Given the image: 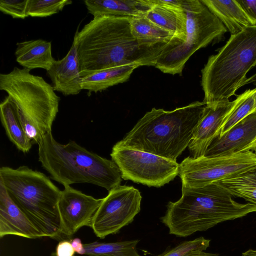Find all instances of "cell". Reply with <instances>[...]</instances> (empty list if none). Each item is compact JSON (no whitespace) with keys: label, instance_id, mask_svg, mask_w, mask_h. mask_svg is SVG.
I'll return each mask as SVG.
<instances>
[{"label":"cell","instance_id":"cell-1","mask_svg":"<svg viewBox=\"0 0 256 256\" xmlns=\"http://www.w3.org/2000/svg\"><path fill=\"white\" fill-rule=\"evenodd\" d=\"M132 17L98 14L78 30L76 40L82 78L108 68L126 64L155 66L166 40L136 38L130 29Z\"/></svg>","mask_w":256,"mask_h":256},{"label":"cell","instance_id":"cell-2","mask_svg":"<svg viewBox=\"0 0 256 256\" xmlns=\"http://www.w3.org/2000/svg\"><path fill=\"white\" fill-rule=\"evenodd\" d=\"M182 193L178 200L168 202L160 218L169 234L176 236L187 237L256 212V205L236 202L216 182L197 188L182 186Z\"/></svg>","mask_w":256,"mask_h":256},{"label":"cell","instance_id":"cell-3","mask_svg":"<svg viewBox=\"0 0 256 256\" xmlns=\"http://www.w3.org/2000/svg\"><path fill=\"white\" fill-rule=\"evenodd\" d=\"M206 106L196 101L172 110L152 108L122 141L132 149L176 162L188 146Z\"/></svg>","mask_w":256,"mask_h":256},{"label":"cell","instance_id":"cell-4","mask_svg":"<svg viewBox=\"0 0 256 256\" xmlns=\"http://www.w3.org/2000/svg\"><path fill=\"white\" fill-rule=\"evenodd\" d=\"M38 161L51 178L64 186L88 183L108 192L120 185L122 173L112 160L104 158L74 141L63 144L54 138L52 132L38 144Z\"/></svg>","mask_w":256,"mask_h":256},{"label":"cell","instance_id":"cell-5","mask_svg":"<svg viewBox=\"0 0 256 256\" xmlns=\"http://www.w3.org/2000/svg\"><path fill=\"white\" fill-rule=\"evenodd\" d=\"M256 66V26L231 35L218 53L210 56L202 70L204 102L216 105L228 100L240 87L256 80L246 77Z\"/></svg>","mask_w":256,"mask_h":256},{"label":"cell","instance_id":"cell-6","mask_svg":"<svg viewBox=\"0 0 256 256\" xmlns=\"http://www.w3.org/2000/svg\"><path fill=\"white\" fill-rule=\"evenodd\" d=\"M0 182L45 237L60 240L64 236L58 210L61 190L45 174L26 166H2Z\"/></svg>","mask_w":256,"mask_h":256},{"label":"cell","instance_id":"cell-7","mask_svg":"<svg viewBox=\"0 0 256 256\" xmlns=\"http://www.w3.org/2000/svg\"><path fill=\"white\" fill-rule=\"evenodd\" d=\"M0 90L15 104L22 125L33 143L38 144L52 132L60 98L42 77L14 67L8 74H0Z\"/></svg>","mask_w":256,"mask_h":256},{"label":"cell","instance_id":"cell-8","mask_svg":"<svg viewBox=\"0 0 256 256\" xmlns=\"http://www.w3.org/2000/svg\"><path fill=\"white\" fill-rule=\"evenodd\" d=\"M186 14L184 40L173 36L158 56L155 67L164 74H182L190 56L199 49L224 38L227 30L200 0H184Z\"/></svg>","mask_w":256,"mask_h":256},{"label":"cell","instance_id":"cell-9","mask_svg":"<svg viewBox=\"0 0 256 256\" xmlns=\"http://www.w3.org/2000/svg\"><path fill=\"white\" fill-rule=\"evenodd\" d=\"M256 170V154L246 150L216 156L187 157L180 164L182 186L201 188Z\"/></svg>","mask_w":256,"mask_h":256},{"label":"cell","instance_id":"cell-10","mask_svg":"<svg viewBox=\"0 0 256 256\" xmlns=\"http://www.w3.org/2000/svg\"><path fill=\"white\" fill-rule=\"evenodd\" d=\"M110 156L119 168L122 179L149 187L164 186L178 175L176 162L132 149L122 140L113 146Z\"/></svg>","mask_w":256,"mask_h":256},{"label":"cell","instance_id":"cell-11","mask_svg":"<svg viewBox=\"0 0 256 256\" xmlns=\"http://www.w3.org/2000/svg\"><path fill=\"white\" fill-rule=\"evenodd\" d=\"M142 199L140 191L132 186L120 185L108 192L90 226L96 236L104 238L132 223L140 212Z\"/></svg>","mask_w":256,"mask_h":256},{"label":"cell","instance_id":"cell-12","mask_svg":"<svg viewBox=\"0 0 256 256\" xmlns=\"http://www.w3.org/2000/svg\"><path fill=\"white\" fill-rule=\"evenodd\" d=\"M61 190L58 210L64 236L70 237L83 226L90 227L102 198L96 199L70 186Z\"/></svg>","mask_w":256,"mask_h":256},{"label":"cell","instance_id":"cell-13","mask_svg":"<svg viewBox=\"0 0 256 256\" xmlns=\"http://www.w3.org/2000/svg\"><path fill=\"white\" fill-rule=\"evenodd\" d=\"M232 104L233 101L228 100L214 106H206L188 146L192 158L204 156L207 149L217 136L222 120Z\"/></svg>","mask_w":256,"mask_h":256},{"label":"cell","instance_id":"cell-14","mask_svg":"<svg viewBox=\"0 0 256 256\" xmlns=\"http://www.w3.org/2000/svg\"><path fill=\"white\" fill-rule=\"evenodd\" d=\"M8 235L30 239L45 237L13 202L0 182V237Z\"/></svg>","mask_w":256,"mask_h":256},{"label":"cell","instance_id":"cell-15","mask_svg":"<svg viewBox=\"0 0 256 256\" xmlns=\"http://www.w3.org/2000/svg\"><path fill=\"white\" fill-rule=\"evenodd\" d=\"M256 138V112H253L223 136L216 138L204 156H222L243 152Z\"/></svg>","mask_w":256,"mask_h":256},{"label":"cell","instance_id":"cell-16","mask_svg":"<svg viewBox=\"0 0 256 256\" xmlns=\"http://www.w3.org/2000/svg\"><path fill=\"white\" fill-rule=\"evenodd\" d=\"M47 72L54 91L64 96L76 95L82 90V77L79 68L76 40L66 55L62 59L56 60Z\"/></svg>","mask_w":256,"mask_h":256},{"label":"cell","instance_id":"cell-17","mask_svg":"<svg viewBox=\"0 0 256 256\" xmlns=\"http://www.w3.org/2000/svg\"><path fill=\"white\" fill-rule=\"evenodd\" d=\"M16 61L23 68L49 70L56 60L52 56V44L42 39L32 40L16 44Z\"/></svg>","mask_w":256,"mask_h":256},{"label":"cell","instance_id":"cell-18","mask_svg":"<svg viewBox=\"0 0 256 256\" xmlns=\"http://www.w3.org/2000/svg\"><path fill=\"white\" fill-rule=\"evenodd\" d=\"M88 12L95 15L138 17L144 16L154 6L150 0H86Z\"/></svg>","mask_w":256,"mask_h":256},{"label":"cell","instance_id":"cell-19","mask_svg":"<svg viewBox=\"0 0 256 256\" xmlns=\"http://www.w3.org/2000/svg\"><path fill=\"white\" fill-rule=\"evenodd\" d=\"M223 24L231 35L254 26L236 0H200Z\"/></svg>","mask_w":256,"mask_h":256},{"label":"cell","instance_id":"cell-20","mask_svg":"<svg viewBox=\"0 0 256 256\" xmlns=\"http://www.w3.org/2000/svg\"><path fill=\"white\" fill-rule=\"evenodd\" d=\"M0 116L10 141L22 152H29L33 142L26 133L19 118L16 106L8 96L0 104Z\"/></svg>","mask_w":256,"mask_h":256},{"label":"cell","instance_id":"cell-21","mask_svg":"<svg viewBox=\"0 0 256 256\" xmlns=\"http://www.w3.org/2000/svg\"><path fill=\"white\" fill-rule=\"evenodd\" d=\"M144 16L174 37L183 41L185 40L187 18L184 9L154 4Z\"/></svg>","mask_w":256,"mask_h":256},{"label":"cell","instance_id":"cell-22","mask_svg":"<svg viewBox=\"0 0 256 256\" xmlns=\"http://www.w3.org/2000/svg\"><path fill=\"white\" fill-rule=\"evenodd\" d=\"M136 64H126L103 70L86 76L81 80V88L89 92H97L113 86L123 83L130 78Z\"/></svg>","mask_w":256,"mask_h":256},{"label":"cell","instance_id":"cell-23","mask_svg":"<svg viewBox=\"0 0 256 256\" xmlns=\"http://www.w3.org/2000/svg\"><path fill=\"white\" fill-rule=\"evenodd\" d=\"M256 89L248 90L238 96L233 104L224 117L217 136H222L254 109V94Z\"/></svg>","mask_w":256,"mask_h":256},{"label":"cell","instance_id":"cell-24","mask_svg":"<svg viewBox=\"0 0 256 256\" xmlns=\"http://www.w3.org/2000/svg\"><path fill=\"white\" fill-rule=\"evenodd\" d=\"M216 183L232 196L256 205V170Z\"/></svg>","mask_w":256,"mask_h":256},{"label":"cell","instance_id":"cell-25","mask_svg":"<svg viewBox=\"0 0 256 256\" xmlns=\"http://www.w3.org/2000/svg\"><path fill=\"white\" fill-rule=\"evenodd\" d=\"M139 240L114 242H94L84 244V255L98 256H141L136 250Z\"/></svg>","mask_w":256,"mask_h":256},{"label":"cell","instance_id":"cell-26","mask_svg":"<svg viewBox=\"0 0 256 256\" xmlns=\"http://www.w3.org/2000/svg\"><path fill=\"white\" fill-rule=\"evenodd\" d=\"M130 29L136 38L144 40H166L174 36L169 32L157 26L144 16L130 18Z\"/></svg>","mask_w":256,"mask_h":256},{"label":"cell","instance_id":"cell-27","mask_svg":"<svg viewBox=\"0 0 256 256\" xmlns=\"http://www.w3.org/2000/svg\"><path fill=\"white\" fill-rule=\"evenodd\" d=\"M72 2L70 0H28L27 14L32 17L49 16L62 11Z\"/></svg>","mask_w":256,"mask_h":256},{"label":"cell","instance_id":"cell-28","mask_svg":"<svg viewBox=\"0 0 256 256\" xmlns=\"http://www.w3.org/2000/svg\"><path fill=\"white\" fill-rule=\"evenodd\" d=\"M210 241V240L206 239L204 237L185 241L181 242L174 248L158 256H183L190 251H204L209 246Z\"/></svg>","mask_w":256,"mask_h":256},{"label":"cell","instance_id":"cell-29","mask_svg":"<svg viewBox=\"0 0 256 256\" xmlns=\"http://www.w3.org/2000/svg\"><path fill=\"white\" fill-rule=\"evenodd\" d=\"M28 0H0V10L14 18L24 19L28 17Z\"/></svg>","mask_w":256,"mask_h":256},{"label":"cell","instance_id":"cell-30","mask_svg":"<svg viewBox=\"0 0 256 256\" xmlns=\"http://www.w3.org/2000/svg\"><path fill=\"white\" fill-rule=\"evenodd\" d=\"M244 12L256 26V0H236Z\"/></svg>","mask_w":256,"mask_h":256},{"label":"cell","instance_id":"cell-31","mask_svg":"<svg viewBox=\"0 0 256 256\" xmlns=\"http://www.w3.org/2000/svg\"><path fill=\"white\" fill-rule=\"evenodd\" d=\"M75 251L70 241H60L56 248V252H52L50 256H74Z\"/></svg>","mask_w":256,"mask_h":256},{"label":"cell","instance_id":"cell-32","mask_svg":"<svg viewBox=\"0 0 256 256\" xmlns=\"http://www.w3.org/2000/svg\"><path fill=\"white\" fill-rule=\"evenodd\" d=\"M154 4L162 5L177 9H184V0H150Z\"/></svg>","mask_w":256,"mask_h":256},{"label":"cell","instance_id":"cell-33","mask_svg":"<svg viewBox=\"0 0 256 256\" xmlns=\"http://www.w3.org/2000/svg\"><path fill=\"white\" fill-rule=\"evenodd\" d=\"M71 244L75 252L84 255V244H83L79 238H74L70 240Z\"/></svg>","mask_w":256,"mask_h":256},{"label":"cell","instance_id":"cell-34","mask_svg":"<svg viewBox=\"0 0 256 256\" xmlns=\"http://www.w3.org/2000/svg\"><path fill=\"white\" fill-rule=\"evenodd\" d=\"M183 256H220L217 254L206 253L202 250L190 251Z\"/></svg>","mask_w":256,"mask_h":256},{"label":"cell","instance_id":"cell-35","mask_svg":"<svg viewBox=\"0 0 256 256\" xmlns=\"http://www.w3.org/2000/svg\"><path fill=\"white\" fill-rule=\"evenodd\" d=\"M251 150L256 152V138L249 146L244 149V151Z\"/></svg>","mask_w":256,"mask_h":256},{"label":"cell","instance_id":"cell-36","mask_svg":"<svg viewBox=\"0 0 256 256\" xmlns=\"http://www.w3.org/2000/svg\"><path fill=\"white\" fill-rule=\"evenodd\" d=\"M242 256H256V250L250 249L243 252Z\"/></svg>","mask_w":256,"mask_h":256},{"label":"cell","instance_id":"cell-37","mask_svg":"<svg viewBox=\"0 0 256 256\" xmlns=\"http://www.w3.org/2000/svg\"><path fill=\"white\" fill-rule=\"evenodd\" d=\"M255 92L254 94V109L253 112H256V88H255Z\"/></svg>","mask_w":256,"mask_h":256},{"label":"cell","instance_id":"cell-38","mask_svg":"<svg viewBox=\"0 0 256 256\" xmlns=\"http://www.w3.org/2000/svg\"><path fill=\"white\" fill-rule=\"evenodd\" d=\"M82 256H94V255H92V256H90V255H84V256H82Z\"/></svg>","mask_w":256,"mask_h":256},{"label":"cell","instance_id":"cell-39","mask_svg":"<svg viewBox=\"0 0 256 256\" xmlns=\"http://www.w3.org/2000/svg\"><path fill=\"white\" fill-rule=\"evenodd\" d=\"M256 154V152H255Z\"/></svg>","mask_w":256,"mask_h":256}]
</instances>
